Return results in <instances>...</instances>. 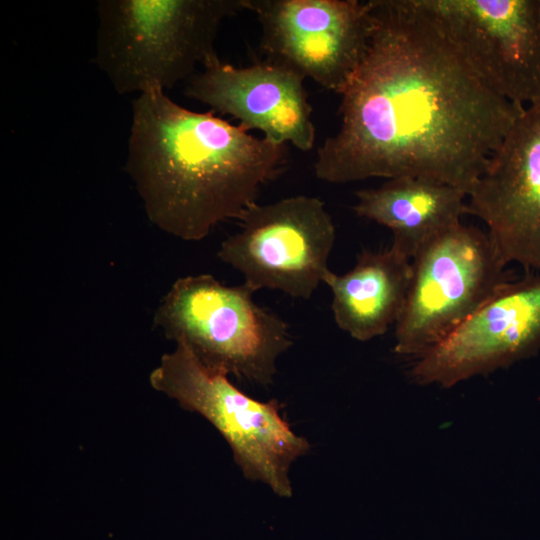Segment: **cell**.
Returning <instances> with one entry per match:
<instances>
[{
	"label": "cell",
	"mask_w": 540,
	"mask_h": 540,
	"mask_svg": "<svg viewBox=\"0 0 540 540\" xmlns=\"http://www.w3.org/2000/svg\"><path fill=\"white\" fill-rule=\"evenodd\" d=\"M246 0H100L94 62L119 94L173 88L217 57L222 22Z\"/></svg>",
	"instance_id": "3"
},
{
	"label": "cell",
	"mask_w": 540,
	"mask_h": 540,
	"mask_svg": "<svg viewBox=\"0 0 540 540\" xmlns=\"http://www.w3.org/2000/svg\"><path fill=\"white\" fill-rule=\"evenodd\" d=\"M287 145L256 137L213 111H191L165 91L138 95L125 170L149 221L184 241L240 220L287 164Z\"/></svg>",
	"instance_id": "2"
},
{
	"label": "cell",
	"mask_w": 540,
	"mask_h": 540,
	"mask_svg": "<svg viewBox=\"0 0 540 540\" xmlns=\"http://www.w3.org/2000/svg\"><path fill=\"white\" fill-rule=\"evenodd\" d=\"M498 95L540 99V0H410Z\"/></svg>",
	"instance_id": "8"
},
{
	"label": "cell",
	"mask_w": 540,
	"mask_h": 540,
	"mask_svg": "<svg viewBox=\"0 0 540 540\" xmlns=\"http://www.w3.org/2000/svg\"><path fill=\"white\" fill-rule=\"evenodd\" d=\"M487 232L459 223L411 260L393 351L416 360L437 346L514 279Z\"/></svg>",
	"instance_id": "6"
},
{
	"label": "cell",
	"mask_w": 540,
	"mask_h": 540,
	"mask_svg": "<svg viewBox=\"0 0 540 540\" xmlns=\"http://www.w3.org/2000/svg\"><path fill=\"white\" fill-rule=\"evenodd\" d=\"M540 350V272L506 283L450 336L413 361L412 380L449 388Z\"/></svg>",
	"instance_id": "10"
},
{
	"label": "cell",
	"mask_w": 540,
	"mask_h": 540,
	"mask_svg": "<svg viewBox=\"0 0 540 540\" xmlns=\"http://www.w3.org/2000/svg\"><path fill=\"white\" fill-rule=\"evenodd\" d=\"M150 385L209 421L230 446L243 476L267 485L277 496H292V463L310 450L297 435L275 399L256 400L222 370L204 364L183 343L162 355L149 375Z\"/></svg>",
	"instance_id": "5"
},
{
	"label": "cell",
	"mask_w": 540,
	"mask_h": 540,
	"mask_svg": "<svg viewBox=\"0 0 540 540\" xmlns=\"http://www.w3.org/2000/svg\"><path fill=\"white\" fill-rule=\"evenodd\" d=\"M255 292L210 274L180 277L159 302L154 326L204 364L267 386L293 339L283 319L254 301Z\"/></svg>",
	"instance_id": "4"
},
{
	"label": "cell",
	"mask_w": 540,
	"mask_h": 540,
	"mask_svg": "<svg viewBox=\"0 0 540 540\" xmlns=\"http://www.w3.org/2000/svg\"><path fill=\"white\" fill-rule=\"evenodd\" d=\"M355 214L391 230V248L412 260L437 236L461 223L467 193L426 178L387 179L356 192Z\"/></svg>",
	"instance_id": "13"
},
{
	"label": "cell",
	"mask_w": 540,
	"mask_h": 540,
	"mask_svg": "<svg viewBox=\"0 0 540 540\" xmlns=\"http://www.w3.org/2000/svg\"><path fill=\"white\" fill-rule=\"evenodd\" d=\"M246 5L260 24L266 61L340 93L368 45L370 0H246Z\"/></svg>",
	"instance_id": "9"
},
{
	"label": "cell",
	"mask_w": 540,
	"mask_h": 540,
	"mask_svg": "<svg viewBox=\"0 0 540 540\" xmlns=\"http://www.w3.org/2000/svg\"><path fill=\"white\" fill-rule=\"evenodd\" d=\"M411 273V260L391 247L363 251L345 274L330 270L323 283L337 326L361 342L384 335L401 313Z\"/></svg>",
	"instance_id": "14"
},
{
	"label": "cell",
	"mask_w": 540,
	"mask_h": 540,
	"mask_svg": "<svg viewBox=\"0 0 540 540\" xmlns=\"http://www.w3.org/2000/svg\"><path fill=\"white\" fill-rule=\"evenodd\" d=\"M239 221L240 229L221 243L219 259L255 291L279 290L310 299L330 271L336 238L324 202L306 195L256 202Z\"/></svg>",
	"instance_id": "7"
},
{
	"label": "cell",
	"mask_w": 540,
	"mask_h": 540,
	"mask_svg": "<svg viewBox=\"0 0 540 540\" xmlns=\"http://www.w3.org/2000/svg\"><path fill=\"white\" fill-rule=\"evenodd\" d=\"M304 79L266 60L236 67L217 56L187 81L184 94L232 116L247 131L259 130L275 144L306 152L315 144L316 129Z\"/></svg>",
	"instance_id": "12"
},
{
	"label": "cell",
	"mask_w": 540,
	"mask_h": 540,
	"mask_svg": "<svg viewBox=\"0 0 540 540\" xmlns=\"http://www.w3.org/2000/svg\"><path fill=\"white\" fill-rule=\"evenodd\" d=\"M503 260L540 272V99L524 107L466 199Z\"/></svg>",
	"instance_id": "11"
},
{
	"label": "cell",
	"mask_w": 540,
	"mask_h": 540,
	"mask_svg": "<svg viewBox=\"0 0 540 540\" xmlns=\"http://www.w3.org/2000/svg\"><path fill=\"white\" fill-rule=\"evenodd\" d=\"M365 53L316 153L322 181L412 176L467 194L524 107L494 92L410 0H370Z\"/></svg>",
	"instance_id": "1"
}]
</instances>
